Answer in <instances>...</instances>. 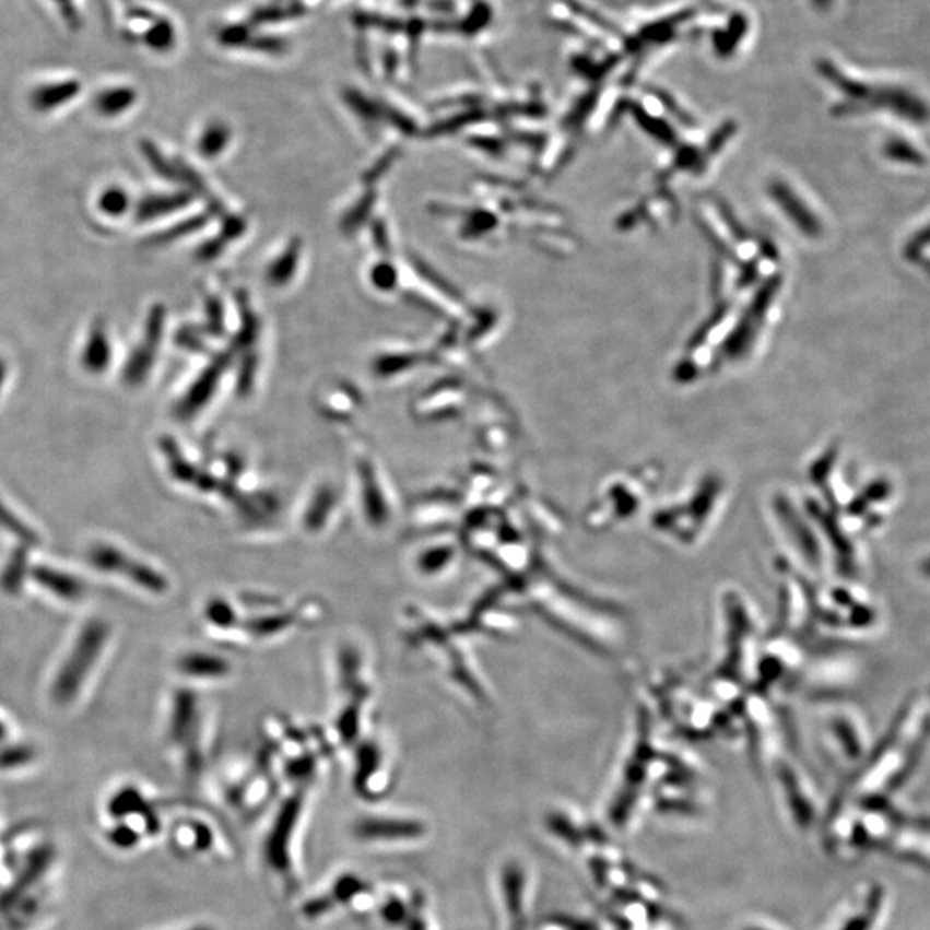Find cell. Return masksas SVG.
I'll use <instances>...</instances> for the list:
<instances>
[{
  "mask_svg": "<svg viewBox=\"0 0 930 930\" xmlns=\"http://www.w3.org/2000/svg\"><path fill=\"white\" fill-rule=\"evenodd\" d=\"M197 930H205V929H197Z\"/></svg>",
  "mask_w": 930,
  "mask_h": 930,
  "instance_id": "e0dca14e",
  "label": "cell"
},
{
  "mask_svg": "<svg viewBox=\"0 0 930 930\" xmlns=\"http://www.w3.org/2000/svg\"><path fill=\"white\" fill-rule=\"evenodd\" d=\"M109 358L110 346L106 330H104V326L97 325L90 333L89 343H86L85 352H83V366L90 373H102V370H106Z\"/></svg>",
  "mask_w": 930,
  "mask_h": 930,
  "instance_id": "7a4b0ae2",
  "label": "cell"
},
{
  "mask_svg": "<svg viewBox=\"0 0 930 930\" xmlns=\"http://www.w3.org/2000/svg\"><path fill=\"white\" fill-rule=\"evenodd\" d=\"M2 379H4V367L0 364V382H2Z\"/></svg>",
  "mask_w": 930,
  "mask_h": 930,
  "instance_id": "9a60e30c",
  "label": "cell"
},
{
  "mask_svg": "<svg viewBox=\"0 0 930 930\" xmlns=\"http://www.w3.org/2000/svg\"><path fill=\"white\" fill-rule=\"evenodd\" d=\"M185 203H187V197L184 196L149 199L140 208V217L142 220H151V217H157V215L164 214V212L175 211V209L181 208Z\"/></svg>",
  "mask_w": 930,
  "mask_h": 930,
  "instance_id": "ba28073f",
  "label": "cell"
},
{
  "mask_svg": "<svg viewBox=\"0 0 930 930\" xmlns=\"http://www.w3.org/2000/svg\"><path fill=\"white\" fill-rule=\"evenodd\" d=\"M358 831L369 839H405L419 836L421 827L411 822H366Z\"/></svg>",
  "mask_w": 930,
  "mask_h": 930,
  "instance_id": "3957f363",
  "label": "cell"
},
{
  "mask_svg": "<svg viewBox=\"0 0 930 930\" xmlns=\"http://www.w3.org/2000/svg\"><path fill=\"white\" fill-rule=\"evenodd\" d=\"M813 4L819 9H829L833 0H812Z\"/></svg>",
  "mask_w": 930,
  "mask_h": 930,
  "instance_id": "5bb4252c",
  "label": "cell"
},
{
  "mask_svg": "<svg viewBox=\"0 0 930 930\" xmlns=\"http://www.w3.org/2000/svg\"><path fill=\"white\" fill-rule=\"evenodd\" d=\"M133 92L130 89H107L95 98V107L104 116H118L133 104Z\"/></svg>",
  "mask_w": 930,
  "mask_h": 930,
  "instance_id": "8992f818",
  "label": "cell"
},
{
  "mask_svg": "<svg viewBox=\"0 0 930 930\" xmlns=\"http://www.w3.org/2000/svg\"><path fill=\"white\" fill-rule=\"evenodd\" d=\"M374 281L381 289H391L395 285V271L390 266H379L374 271Z\"/></svg>",
  "mask_w": 930,
  "mask_h": 930,
  "instance_id": "4fadbf2b",
  "label": "cell"
},
{
  "mask_svg": "<svg viewBox=\"0 0 930 930\" xmlns=\"http://www.w3.org/2000/svg\"><path fill=\"white\" fill-rule=\"evenodd\" d=\"M2 735H4V728H2V723H0V740H2Z\"/></svg>",
  "mask_w": 930,
  "mask_h": 930,
  "instance_id": "2e32d148",
  "label": "cell"
},
{
  "mask_svg": "<svg viewBox=\"0 0 930 930\" xmlns=\"http://www.w3.org/2000/svg\"><path fill=\"white\" fill-rule=\"evenodd\" d=\"M35 576H37L42 585H45V588L52 589L54 593L61 595V597L74 598L80 595V586L71 577L61 576V574L45 569L38 570Z\"/></svg>",
  "mask_w": 930,
  "mask_h": 930,
  "instance_id": "52a82bcc",
  "label": "cell"
},
{
  "mask_svg": "<svg viewBox=\"0 0 930 930\" xmlns=\"http://www.w3.org/2000/svg\"><path fill=\"white\" fill-rule=\"evenodd\" d=\"M98 208L102 212H106V215H115V217L121 215L128 209L127 191H122L121 188H109L102 193Z\"/></svg>",
  "mask_w": 930,
  "mask_h": 930,
  "instance_id": "30bf717a",
  "label": "cell"
},
{
  "mask_svg": "<svg viewBox=\"0 0 930 930\" xmlns=\"http://www.w3.org/2000/svg\"><path fill=\"white\" fill-rule=\"evenodd\" d=\"M224 142H226V134L220 128H215V130H209V133H205L200 146H202L203 154L214 155L223 149Z\"/></svg>",
  "mask_w": 930,
  "mask_h": 930,
  "instance_id": "8fae6325",
  "label": "cell"
},
{
  "mask_svg": "<svg viewBox=\"0 0 930 930\" xmlns=\"http://www.w3.org/2000/svg\"><path fill=\"white\" fill-rule=\"evenodd\" d=\"M104 639H106V627L102 626L101 622H92L90 626H86L82 638L78 639V645L74 646L73 657L62 667L58 683L54 687V695L59 702L66 703L74 698L82 679L85 678L101 651Z\"/></svg>",
  "mask_w": 930,
  "mask_h": 930,
  "instance_id": "6da1fadb",
  "label": "cell"
},
{
  "mask_svg": "<svg viewBox=\"0 0 930 930\" xmlns=\"http://www.w3.org/2000/svg\"><path fill=\"white\" fill-rule=\"evenodd\" d=\"M747 21L743 14H734L732 16L731 23H729L728 30H723V32L716 33V37H714V45H716V52L722 58H728L734 52L735 47L743 40L744 33H746Z\"/></svg>",
  "mask_w": 930,
  "mask_h": 930,
  "instance_id": "5b68a950",
  "label": "cell"
},
{
  "mask_svg": "<svg viewBox=\"0 0 930 930\" xmlns=\"http://www.w3.org/2000/svg\"><path fill=\"white\" fill-rule=\"evenodd\" d=\"M78 85L74 82L50 83V85L40 86L33 94V106L38 110H52L56 107L62 106L66 101L76 95Z\"/></svg>",
  "mask_w": 930,
  "mask_h": 930,
  "instance_id": "277c9868",
  "label": "cell"
},
{
  "mask_svg": "<svg viewBox=\"0 0 930 930\" xmlns=\"http://www.w3.org/2000/svg\"><path fill=\"white\" fill-rule=\"evenodd\" d=\"M295 259H297L295 252H286L283 259L272 268V281L280 283V281L286 280L289 274H292L293 268H295Z\"/></svg>",
  "mask_w": 930,
  "mask_h": 930,
  "instance_id": "7c38bea8",
  "label": "cell"
},
{
  "mask_svg": "<svg viewBox=\"0 0 930 930\" xmlns=\"http://www.w3.org/2000/svg\"><path fill=\"white\" fill-rule=\"evenodd\" d=\"M675 25H678V20L674 16L671 20H663L654 23V25L645 26L639 35H641L643 40L650 42V44H666V42L674 38Z\"/></svg>",
  "mask_w": 930,
  "mask_h": 930,
  "instance_id": "9c48e42d",
  "label": "cell"
}]
</instances>
